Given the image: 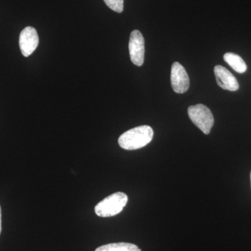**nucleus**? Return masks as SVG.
Here are the masks:
<instances>
[{
  "mask_svg": "<svg viewBox=\"0 0 251 251\" xmlns=\"http://www.w3.org/2000/svg\"><path fill=\"white\" fill-rule=\"evenodd\" d=\"M153 130L144 125L127 130L119 138V145L126 150H136L148 145L152 140Z\"/></svg>",
  "mask_w": 251,
  "mask_h": 251,
  "instance_id": "f257e3e1",
  "label": "nucleus"
},
{
  "mask_svg": "<svg viewBox=\"0 0 251 251\" xmlns=\"http://www.w3.org/2000/svg\"><path fill=\"white\" fill-rule=\"evenodd\" d=\"M171 84L176 93L184 94L190 86L189 77L186 69L180 63L176 62L172 66Z\"/></svg>",
  "mask_w": 251,
  "mask_h": 251,
  "instance_id": "39448f33",
  "label": "nucleus"
},
{
  "mask_svg": "<svg viewBox=\"0 0 251 251\" xmlns=\"http://www.w3.org/2000/svg\"><path fill=\"white\" fill-rule=\"evenodd\" d=\"M225 62L227 63L236 72L239 74L247 72V65L244 59L237 54L232 52H227L224 54Z\"/></svg>",
  "mask_w": 251,
  "mask_h": 251,
  "instance_id": "6e6552de",
  "label": "nucleus"
},
{
  "mask_svg": "<svg viewBox=\"0 0 251 251\" xmlns=\"http://www.w3.org/2000/svg\"><path fill=\"white\" fill-rule=\"evenodd\" d=\"M214 74L216 82L221 88L232 92L239 90V85L237 79L226 68L220 65L216 66L214 67Z\"/></svg>",
  "mask_w": 251,
  "mask_h": 251,
  "instance_id": "0eeeda50",
  "label": "nucleus"
},
{
  "mask_svg": "<svg viewBox=\"0 0 251 251\" xmlns=\"http://www.w3.org/2000/svg\"><path fill=\"white\" fill-rule=\"evenodd\" d=\"M1 232V206H0V234Z\"/></svg>",
  "mask_w": 251,
  "mask_h": 251,
  "instance_id": "9b49d317",
  "label": "nucleus"
},
{
  "mask_svg": "<svg viewBox=\"0 0 251 251\" xmlns=\"http://www.w3.org/2000/svg\"><path fill=\"white\" fill-rule=\"evenodd\" d=\"M105 4L117 13H122L124 10V0H103Z\"/></svg>",
  "mask_w": 251,
  "mask_h": 251,
  "instance_id": "9d476101",
  "label": "nucleus"
},
{
  "mask_svg": "<svg viewBox=\"0 0 251 251\" xmlns=\"http://www.w3.org/2000/svg\"><path fill=\"white\" fill-rule=\"evenodd\" d=\"M127 202L128 196L126 194L123 192L115 193L99 202L94 208V211L100 217H112L120 214Z\"/></svg>",
  "mask_w": 251,
  "mask_h": 251,
  "instance_id": "f03ea898",
  "label": "nucleus"
},
{
  "mask_svg": "<svg viewBox=\"0 0 251 251\" xmlns=\"http://www.w3.org/2000/svg\"><path fill=\"white\" fill-rule=\"evenodd\" d=\"M128 49L131 62L141 67L145 59V39L139 30H133L130 34Z\"/></svg>",
  "mask_w": 251,
  "mask_h": 251,
  "instance_id": "20e7f679",
  "label": "nucleus"
},
{
  "mask_svg": "<svg viewBox=\"0 0 251 251\" xmlns=\"http://www.w3.org/2000/svg\"><path fill=\"white\" fill-rule=\"evenodd\" d=\"M39 44V36L35 28L27 27L21 32L19 46L24 57L31 55L35 51Z\"/></svg>",
  "mask_w": 251,
  "mask_h": 251,
  "instance_id": "423d86ee",
  "label": "nucleus"
},
{
  "mask_svg": "<svg viewBox=\"0 0 251 251\" xmlns=\"http://www.w3.org/2000/svg\"><path fill=\"white\" fill-rule=\"evenodd\" d=\"M95 251H141L136 245L130 243H112L101 246L96 249Z\"/></svg>",
  "mask_w": 251,
  "mask_h": 251,
  "instance_id": "1a4fd4ad",
  "label": "nucleus"
},
{
  "mask_svg": "<svg viewBox=\"0 0 251 251\" xmlns=\"http://www.w3.org/2000/svg\"><path fill=\"white\" fill-rule=\"evenodd\" d=\"M189 118L196 126L198 127L204 134L210 133L214 124L212 112L208 107L202 104L190 106L188 109Z\"/></svg>",
  "mask_w": 251,
  "mask_h": 251,
  "instance_id": "7ed1b4c3",
  "label": "nucleus"
},
{
  "mask_svg": "<svg viewBox=\"0 0 251 251\" xmlns=\"http://www.w3.org/2000/svg\"></svg>",
  "mask_w": 251,
  "mask_h": 251,
  "instance_id": "f8f14e48",
  "label": "nucleus"
}]
</instances>
